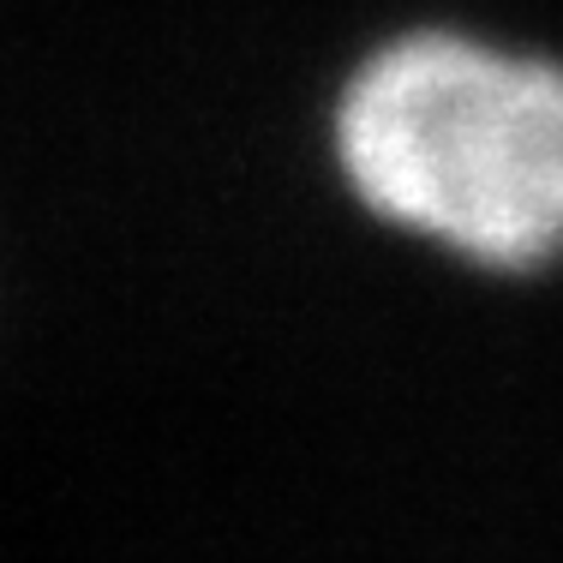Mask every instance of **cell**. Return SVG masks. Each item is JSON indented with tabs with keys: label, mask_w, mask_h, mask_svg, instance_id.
Segmentation results:
<instances>
[{
	"label": "cell",
	"mask_w": 563,
	"mask_h": 563,
	"mask_svg": "<svg viewBox=\"0 0 563 563\" xmlns=\"http://www.w3.org/2000/svg\"><path fill=\"white\" fill-rule=\"evenodd\" d=\"M360 205L492 271L563 252V73L474 36H401L336 102Z\"/></svg>",
	"instance_id": "cell-1"
}]
</instances>
